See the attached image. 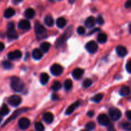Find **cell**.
Masks as SVG:
<instances>
[{
  "instance_id": "cell-1",
  "label": "cell",
  "mask_w": 131,
  "mask_h": 131,
  "mask_svg": "<svg viewBox=\"0 0 131 131\" xmlns=\"http://www.w3.org/2000/svg\"><path fill=\"white\" fill-rule=\"evenodd\" d=\"M35 33L38 40H41L47 37V30L43 25L37 22L35 24Z\"/></svg>"
},
{
  "instance_id": "cell-2",
  "label": "cell",
  "mask_w": 131,
  "mask_h": 131,
  "mask_svg": "<svg viewBox=\"0 0 131 131\" xmlns=\"http://www.w3.org/2000/svg\"><path fill=\"white\" fill-rule=\"evenodd\" d=\"M10 86L12 89L15 92H20L24 88V84L23 81L19 78L15 76L12 78Z\"/></svg>"
},
{
  "instance_id": "cell-3",
  "label": "cell",
  "mask_w": 131,
  "mask_h": 131,
  "mask_svg": "<svg viewBox=\"0 0 131 131\" xmlns=\"http://www.w3.org/2000/svg\"><path fill=\"white\" fill-rule=\"evenodd\" d=\"M72 27H69V28H68L66 31L58 39L57 42L56 43L57 47L61 46L70 37V36L72 34Z\"/></svg>"
},
{
  "instance_id": "cell-4",
  "label": "cell",
  "mask_w": 131,
  "mask_h": 131,
  "mask_svg": "<svg viewBox=\"0 0 131 131\" xmlns=\"http://www.w3.org/2000/svg\"><path fill=\"white\" fill-rule=\"evenodd\" d=\"M109 114H110L111 118L114 121H117L122 116L121 111L118 109L115 108V107H112V108L110 109Z\"/></svg>"
},
{
  "instance_id": "cell-5",
  "label": "cell",
  "mask_w": 131,
  "mask_h": 131,
  "mask_svg": "<svg viewBox=\"0 0 131 131\" xmlns=\"http://www.w3.org/2000/svg\"><path fill=\"white\" fill-rule=\"evenodd\" d=\"M21 98L19 95H12L8 99V102L13 107H17L21 103Z\"/></svg>"
},
{
  "instance_id": "cell-6",
  "label": "cell",
  "mask_w": 131,
  "mask_h": 131,
  "mask_svg": "<svg viewBox=\"0 0 131 131\" xmlns=\"http://www.w3.org/2000/svg\"><path fill=\"white\" fill-rule=\"evenodd\" d=\"M63 71L62 67L59 64H54L51 68V72L54 76H59L61 75Z\"/></svg>"
},
{
  "instance_id": "cell-7",
  "label": "cell",
  "mask_w": 131,
  "mask_h": 131,
  "mask_svg": "<svg viewBox=\"0 0 131 131\" xmlns=\"http://www.w3.org/2000/svg\"><path fill=\"white\" fill-rule=\"evenodd\" d=\"M87 51L90 53H95L98 50V45L95 41H90L86 44L85 46Z\"/></svg>"
},
{
  "instance_id": "cell-8",
  "label": "cell",
  "mask_w": 131,
  "mask_h": 131,
  "mask_svg": "<svg viewBox=\"0 0 131 131\" xmlns=\"http://www.w3.org/2000/svg\"><path fill=\"white\" fill-rule=\"evenodd\" d=\"M97 120L100 125H104V126H107L110 124V118L106 114H101L99 115Z\"/></svg>"
},
{
  "instance_id": "cell-9",
  "label": "cell",
  "mask_w": 131,
  "mask_h": 131,
  "mask_svg": "<svg viewBox=\"0 0 131 131\" xmlns=\"http://www.w3.org/2000/svg\"><path fill=\"white\" fill-rule=\"evenodd\" d=\"M18 125H19V128L22 130H25L27 129L30 125V121L27 118H21L20 120H19L18 122Z\"/></svg>"
},
{
  "instance_id": "cell-10",
  "label": "cell",
  "mask_w": 131,
  "mask_h": 131,
  "mask_svg": "<svg viewBox=\"0 0 131 131\" xmlns=\"http://www.w3.org/2000/svg\"><path fill=\"white\" fill-rule=\"evenodd\" d=\"M8 58L10 60H17L21 58L22 52L19 50H15L14 51L10 52L8 54Z\"/></svg>"
},
{
  "instance_id": "cell-11",
  "label": "cell",
  "mask_w": 131,
  "mask_h": 131,
  "mask_svg": "<svg viewBox=\"0 0 131 131\" xmlns=\"http://www.w3.org/2000/svg\"><path fill=\"white\" fill-rule=\"evenodd\" d=\"M18 28L22 30H28L31 28V24L28 20L23 19L18 23Z\"/></svg>"
},
{
  "instance_id": "cell-12",
  "label": "cell",
  "mask_w": 131,
  "mask_h": 131,
  "mask_svg": "<svg viewBox=\"0 0 131 131\" xmlns=\"http://www.w3.org/2000/svg\"><path fill=\"white\" fill-rule=\"evenodd\" d=\"M81 104V101H75V102L72 104L70 105L67 109L66 111H65V114L67 115H71L73 112L74 111V110L77 108V107H79Z\"/></svg>"
},
{
  "instance_id": "cell-13",
  "label": "cell",
  "mask_w": 131,
  "mask_h": 131,
  "mask_svg": "<svg viewBox=\"0 0 131 131\" xmlns=\"http://www.w3.org/2000/svg\"><path fill=\"white\" fill-rule=\"evenodd\" d=\"M116 52L120 57H124L127 54V50L122 46H118L116 48Z\"/></svg>"
},
{
  "instance_id": "cell-14",
  "label": "cell",
  "mask_w": 131,
  "mask_h": 131,
  "mask_svg": "<svg viewBox=\"0 0 131 131\" xmlns=\"http://www.w3.org/2000/svg\"><path fill=\"white\" fill-rule=\"evenodd\" d=\"M83 74H84V70L80 68L74 69V71L72 72V76L75 79H81Z\"/></svg>"
},
{
  "instance_id": "cell-15",
  "label": "cell",
  "mask_w": 131,
  "mask_h": 131,
  "mask_svg": "<svg viewBox=\"0 0 131 131\" xmlns=\"http://www.w3.org/2000/svg\"><path fill=\"white\" fill-rule=\"evenodd\" d=\"M43 120L47 124H51L54 120V116L51 112H47L43 114Z\"/></svg>"
},
{
  "instance_id": "cell-16",
  "label": "cell",
  "mask_w": 131,
  "mask_h": 131,
  "mask_svg": "<svg viewBox=\"0 0 131 131\" xmlns=\"http://www.w3.org/2000/svg\"><path fill=\"white\" fill-rule=\"evenodd\" d=\"M96 20L95 19V18L93 17L90 16L89 17H88L86 19V20L84 22V25L86 28H91L95 25V24Z\"/></svg>"
},
{
  "instance_id": "cell-17",
  "label": "cell",
  "mask_w": 131,
  "mask_h": 131,
  "mask_svg": "<svg viewBox=\"0 0 131 131\" xmlns=\"http://www.w3.org/2000/svg\"><path fill=\"white\" fill-rule=\"evenodd\" d=\"M6 36L10 40H15L18 38V34L15 29H9L7 31Z\"/></svg>"
},
{
  "instance_id": "cell-18",
  "label": "cell",
  "mask_w": 131,
  "mask_h": 131,
  "mask_svg": "<svg viewBox=\"0 0 131 131\" xmlns=\"http://www.w3.org/2000/svg\"><path fill=\"white\" fill-rule=\"evenodd\" d=\"M32 56H33V58L36 60H40L42 58L43 54H42V51L40 49H35L33 50V52H32Z\"/></svg>"
},
{
  "instance_id": "cell-19",
  "label": "cell",
  "mask_w": 131,
  "mask_h": 131,
  "mask_svg": "<svg viewBox=\"0 0 131 131\" xmlns=\"http://www.w3.org/2000/svg\"><path fill=\"white\" fill-rule=\"evenodd\" d=\"M35 15V11L31 8H27L25 12H24V15L28 19H32V18L34 17Z\"/></svg>"
},
{
  "instance_id": "cell-20",
  "label": "cell",
  "mask_w": 131,
  "mask_h": 131,
  "mask_svg": "<svg viewBox=\"0 0 131 131\" xmlns=\"http://www.w3.org/2000/svg\"><path fill=\"white\" fill-rule=\"evenodd\" d=\"M49 76L48 74L47 73H42L40 74V83H42L43 85L47 84L49 81Z\"/></svg>"
},
{
  "instance_id": "cell-21",
  "label": "cell",
  "mask_w": 131,
  "mask_h": 131,
  "mask_svg": "<svg viewBox=\"0 0 131 131\" xmlns=\"http://www.w3.org/2000/svg\"><path fill=\"white\" fill-rule=\"evenodd\" d=\"M119 93L121 96L122 97H125V96L129 95V93H130V89L128 86H122L121 88H120V91H119Z\"/></svg>"
},
{
  "instance_id": "cell-22",
  "label": "cell",
  "mask_w": 131,
  "mask_h": 131,
  "mask_svg": "<svg viewBox=\"0 0 131 131\" xmlns=\"http://www.w3.org/2000/svg\"><path fill=\"white\" fill-rule=\"evenodd\" d=\"M67 20L64 17H60L56 20V25L58 28H63L66 26Z\"/></svg>"
},
{
  "instance_id": "cell-23",
  "label": "cell",
  "mask_w": 131,
  "mask_h": 131,
  "mask_svg": "<svg viewBox=\"0 0 131 131\" xmlns=\"http://www.w3.org/2000/svg\"><path fill=\"white\" fill-rule=\"evenodd\" d=\"M15 12L14 9L12 8H7L5 11V13H4V16H5V17L8 19V18H10L12 16H14V15H15Z\"/></svg>"
},
{
  "instance_id": "cell-24",
  "label": "cell",
  "mask_w": 131,
  "mask_h": 131,
  "mask_svg": "<svg viewBox=\"0 0 131 131\" xmlns=\"http://www.w3.org/2000/svg\"><path fill=\"white\" fill-rule=\"evenodd\" d=\"M44 23L47 26H52L54 24V19L51 15H47L44 18Z\"/></svg>"
},
{
  "instance_id": "cell-25",
  "label": "cell",
  "mask_w": 131,
  "mask_h": 131,
  "mask_svg": "<svg viewBox=\"0 0 131 131\" xmlns=\"http://www.w3.org/2000/svg\"><path fill=\"white\" fill-rule=\"evenodd\" d=\"M10 112L8 107L5 104H3V106L0 107V115L1 116H5L7 115Z\"/></svg>"
},
{
  "instance_id": "cell-26",
  "label": "cell",
  "mask_w": 131,
  "mask_h": 131,
  "mask_svg": "<svg viewBox=\"0 0 131 131\" xmlns=\"http://www.w3.org/2000/svg\"><path fill=\"white\" fill-rule=\"evenodd\" d=\"M50 47H51V44H50L49 42H43L40 44V50L43 52H47V51L49 50Z\"/></svg>"
},
{
  "instance_id": "cell-27",
  "label": "cell",
  "mask_w": 131,
  "mask_h": 131,
  "mask_svg": "<svg viewBox=\"0 0 131 131\" xmlns=\"http://www.w3.org/2000/svg\"><path fill=\"white\" fill-rule=\"evenodd\" d=\"M107 37L105 33H100L97 36V40L101 43H104L107 41Z\"/></svg>"
},
{
  "instance_id": "cell-28",
  "label": "cell",
  "mask_w": 131,
  "mask_h": 131,
  "mask_svg": "<svg viewBox=\"0 0 131 131\" xmlns=\"http://www.w3.org/2000/svg\"><path fill=\"white\" fill-rule=\"evenodd\" d=\"M26 109H23V110H18V111H15V112L14 113V115H12V116H10V118H9L8 120H6V122H5V124L3 125V126H4V125H6V124H7V123H8L10 121V120H13V119L15 118H16L17 116H18V115H19V114H20L22 112H24V111H26Z\"/></svg>"
},
{
  "instance_id": "cell-29",
  "label": "cell",
  "mask_w": 131,
  "mask_h": 131,
  "mask_svg": "<svg viewBox=\"0 0 131 131\" xmlns=\"http://www.w3.org/2000/svg\"><path fill=\"white\" fill-rule=\"evenodd\" d=\"M64 88L66 90L69 91L72 88V81L71 79H67L64 82Z\"/></svg>"
},
{
  "instance_id": "cell-30",
  "label": "cell",
  "mask_w": 131,
  "mask_h": 131,
  "mask_svg": "<svg viewBox=\"0 0 131 131\" xmlns=\"http://www.w3.org/2000/svg\"><path fill=\"white\" fill-rule=\"evenodd\" d=\"M61 88V83L58 81L54 82L52 86H51V89H52L54 92H57V91H58Z\"/></svg>"
},
{
  "instance_id": "cell-31",
  "label": "cell",
  "mask_w": 131,
  "mask_h": 131,
  "mask_svg": "<svg viewBox=\"0 0 131 131\" xmlns=\"http://www.w3.org/2000/svg\"><path fill=\"white\" fill-rule=\"evenodd\" d=\"M103 99V94L102 93H98V94L95 95L93 98L92 99V101L93 102H95V103H99L101 102Z\"/></svg>"
},
{
  "instance_id": "cell-32",
  "label": "cell",
  "mask_w": 131,
  "mask_h": 131,
  "mask_svg": "<svg viewBox=\"0 0 131 131\" xmlns=\"http://www.w3.org/2000/svg\"><path fill=\"white\" fill-rule=\"evenodd\" d=\"M35 129L37 131H43L44 130V126L41 122H36L35 124Z\"/></svg>"
},
{
  "instance_id": "cell-33",
  "label": "cell",
  "mask_w": 131,
  "mask_h": 131,
  "mask_svg": "<svg viewBox=\"0 0 131 131\" xmlns=\"http://www.w3.org/2000/svg\"><path fill=\"white\" fill-rule=\"evenodd\" d=\"M122 127L126 131H131V123L125 122L122 124Z\"/></svg>"
},
{
  "instance_id": "cell-34",
  "label": "cell",
  "mask_w": 131,
  "mask_h": 131,
  "mask_svg": "<svg viewBox=\"0 0 131 131\" xmlns=\"http://www.w3.org/2000/svg\"><path fill=\"white\" fill-rule=\"evenodd\" d=\"M85 127L88 130H92L95 128V124L93 122H89L85 125Z\"/></svg>"
},
{
  "instance_id": "cell-35",
  "label": "cell",
  "mask_w": 131,
  "mask_h": 131,
  "mask_svg": "<svg viewBox=\"0 0 131 131\" xmlns=\"http://www.w3.org/2000/svg\"><path fill=\"white\" fill-rule=\"evenodd\" d=\"M92 84V81L90 79H86L83 83V86L84 88H88Z\"/></svg>"
},
{
  "instance_id": "cell-36",
  "label": "cell",
  "mask_w": 131,
  "mask_h": 131,
  "mask_svg": "<svg viewBox=\"0 0 131 131\" xmlns=\"http://www.w3.org/2000/svg\"><path fill=\"white\" fill-rule=\"evenodd\" d=\"M3 67H4V69H10L12 67V64L11 63V62L9 61H4L2 63Z\"/></svg>"
},
{
  "instance_id": "cell-37",
  "label": "cell",
  "mask_w": 131,
  "mask_h": 131,
  "mask_svg": "<svg viewBox=\"0 0 131 131\" xmlns=\"http://www.w3.org/2000/svg\"><path fill=\"white\" fill-rule=\"evenodd\" d=\"M77 31H78V34L82 35L84 34V33H85V29H84V28L83 26H79L77 29Z\"/></svg>"
},
{
  "instance_id": "cell-38",
  "label": "cell",
  "mask_w": 131,
  "mask_h": 131,
  "mask_svg": "<svg viewBox=\"0 0 131 131\" xmlns=\"http://www.w3.org/2000/svg\"><path fill=\"white\" fill-rule=\"evenodd\" d=\"M96 22H97V24H100V25H102V24H104V19L102 18V17L99 16L96 19Z\"/></svg>"
},
{
  "instance_id": "cell-39",
  "label": "cell",
  "mask_w": 131,
  "mask_h": 131,
  "mask_svg": "<svg viewBox=\"0 0 131 131\" xmlns=\"http://www.w3.org/2000/svg\"><path fill=\"white\" fill-rule=\"evenodd\" d=\"M126 70L128 72L131 73V60L128 61L126 64Z\"/></svg>"
},
{
  "instance_id": "cell-40",
  "label": "cell",
  "mask_w": 131,
  "mask_h": 131,
  "mask_svg": "<svg viewBox=\"0 0 131 131\" xmlns=\"http://www.w3.org/2000/svg\"><path fill=\"white\" fill-rule=\"evenodd\" d=\"M107 131H116L115 129V127L113 124H110V125H107Z\"/></svg>"
},
{
  "instance_id": "cell-41",
  "label": "cell",
  "mask_w": 131,
  "mask_h": 131,
  "mask_svg": "<svg viewBox=\"0 0 131 131\" xmlns=\"http://www.w3.org/2000/svg\"><path fill=\"white\" fill-rule=\"evenodd\" d=\"M14 27H15V25H14V23H12V22L11 23H9L7 25L8 30H9V29H14Z\"/></svg>"
},
{
  "instance_id": "cell-42",
  "label": "cell",
  "mask_w": 131,
  "mask_h": 131,
  "mask_svg": "<svg viewBox=\"0 0 131 131\" xmlns=\"http://www.w3.org/2000/svg\"><path fill=\"white\" fill-rule=\"evenodd\" d=\"M125 7L126 8H130L131 7V0H127L125 3Z\"/></svg>"
},
{
  "instance_id": "cell-43",
  "label": "cell",
  "mask_w": 131,
  "mask_h": 131,
  "mask_svg": "<svg viewBox=\"0 0 131 131\" xmlns=\"http://www.w3.org/2000/svg\"><path fill=\"white\" fill-rule=\"evenodd\" d=\"M51 97H52V99L53 100V101H57V100L59 99L58 95H56V93H53V94L52 95V96H51Z\"/></svg>"
},
{
  "instance_id": "cell-44",
  "label": "cell",
  "mask_w": 131,
  "mask_h": 131,
  "mask_svg": "<svg viewBox=\"0 0 131 131\" xmlns=\"http://www.w3.org/2000/svg\"><path fill=\"white\" fill-rule=\"evenodd\" d=\"M125 115H126L127 118L129 119L130 121H131V111H127L126 113H125Z\"/></svg>"
},
{
  "instance_id": "cell-45",
  "label": "cell",
  "mask_w": 131,
  "mask_h": 131,
  "mask_svg": "<svg viewBox=\"0 0 131 131\" xmlns=\"http://www.w3.org/2000/svg\"><path fill=\"white\" fill-rule=\"evenodd\" d=\"M4 49H5V45L2 42H0V52L3 51Z\"/></svg>"
},
{
  "instance_id": "cell-46",
  "label": "cell",
  "mask_w": 131,
  "mask_h": 131,
  "mask_svg": "<svg viewBox=\"0 0 131 131\" xmlns=\"http://www.w3.org/2000/svg\"><path fill=\"white\" fill-rule=\"evenodd\" d=\"M87 115H88L89 117H92V116L94 115V112H93V111H90L89 112L87 113Z\"/></svg>"
},
{
  "instance_id": "cell-47",
  "label": "cell",
  "mask_w": 131,
  "mask_h": 131,
  "mask_svg": "<svg viewBox=\"0 0 131 131\" xmlns=\"http://www.w3.org/2000/svg\"><path fill=\"white\" fill-rule=\"evenodd\" d=\"M69 3H70L72 4V3H74V2H75V0H69Z\"/></svg>"
},
{
  "instance_id": "cell-48",
  "label": "cell",
  "mask_w": 131,
  "mask_h": 131,
  "mask_svg": "<svg viewBox=\"0 0 131 131\" xmlns=\"http://www.w3.org/2000/svg\"><path fill=\"white\" fill-rule=\"evenodd\" d=\"M129 31H130V33H131V24H129Z\"/></svg>"
},
{
  "instance_id": "cell-49",
  "label": "cell",
  "mask_w": 131,
  "mask_h": 131,
  "mask_svg": "<svg viewBox=\"0 0 131 131\" xmlns=\"http://www.w3.org/2000/svg\"><path fill=\"white\" fill-rule=\"evenodd\" d=\"M14 1H17V2H21V1H23V0H14Z\"/></svg>"
},
{
  "instance_id": "cell-50",
  "label": "cell",
  "mask_w": 131,
  "mask_h": 131,
  "mask_svg": "<svg viewBox=\"0 0 131 131\" xmlns=\"http://www.w3.org/2000/svg\"><path fill=\"white\" fill-rule=\"evenodd\" d=\"M1 121H2V117H1V116L0 115V123L1 122Z\"/></svg>"
},
{
  "instance_id": "cell-51",
  "label": "cell",
  "mask_w": 131,
  "mask_h": 131,
  "mask_svg": "<svg viewBox=\"0 0 131 131\" xmlns=\"http://www.w3.org/2000/svg\"><path fill=\"white\" fill-rule=\"evenodd\" d=\"M81 131H88V130H87V129H86V130H81Z\"/></svg>"
}]
</instances>
